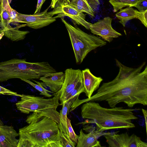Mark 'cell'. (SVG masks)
Returning <instances> with one entry per match:
<instances>
[{
    "instance_id": "d6a6232c",
    "label": "cell",
    "mask_w": 147,
    "mask_h": 147,
    "mask_svg": "<svg viewBox=\"0 0 147 147\" xmlns=\"http://www.w3.org/2000/svg\"><path fill=\"white\" fill-rule=\"evenodd\" d=\"M142 111L145 119L146 130L147 132V111L143 109H142Z\"/></svg>"
},
{
    "instance_id": "d4e9b609",
    "label": "cell",
    "mask_w": 147,
    "mask_h": 147,
    "mask_svg": "<svg viewBox=\"0 0 147 147\" xmlns=\"http://www.w3.org/2000/svg\"><path fill=\"white\" fill-rule=\"evenodd\" d=\"M67 124L70 138L73 142L77 144L78 143L77 135L75 134L72 127L70 120L67 117Z\"/></svg>"
},
{
    "instance_id": "277c9868",
    "label": "cell",
    "mask_w": 147,
    "mask_h": 147,
    "mask_svg": "<svg viewBox=\"0 0 147 147\" xmlns=\"http://www.w3.org/2000/svg\"><path fill=\"white\" fill-rule=\"evenodd\" d=\"M56 71L48 62L31 63L26 59L13 58L0 62V82L13 78L38 79Z\"/></svg>"
},
{
    "instance_id": "484cf974",
    "label": "cell",
    "mask_w": 147,
    "mask_h": 147,
    "mask_svg": "<svg viewBox=\"0 0 147 147\" xmlns=\"http://www.w3.org/2000/svg\"><path fill=\"white\" fill-rule=\"evenodd\" d=\"M136 18L138 19L147 28V10L140 12L136 9Z\"/></svg>"
},
{
    "instance_id": "cb8c5ba5",
    "label": "cell",
    "mask_w": 147,
    "mask_h": 147,
    "mask_svg": "<svg viewBox=\"0 0 147 147\" xmlns=\"http://www.w3.org/2000/svg\"><path fill=\"white\" fill-rule=\"evenodd\" d=\"M60 138L62 147H75L76 143L73 142L69 136L59 130Z\"/></svg>"
},
{
    "instance_id": "1f68e13d",
    "label": "cell",
    "mask_w": 147,
    "mask_h": 147,
    "mask_svg": "<svg viewBox=\"0 0 147 147\" xmlns=\"http://www.w3.org/2000/svg\"><path fill=\"white\" fill-rule=\"evenodd\" d=\"M59 0H52L51 4L49 6L50 7H51V8H54L55 5L57 2ZM65 1L68 3H70L71 1V0H64Z\"/></svg>"
},
{
    "instance_id": "5b68a950",
    "label": "cell",
    "mask_w": 147,
    "mask_h": 147,
    "mask_svg": "<svg viewBox=\"0 0 147 147\" xmlns=\"http://www.w3.org/2000/svg\"><path fill=\"white\" fill-rule=\"evenodd\" d=\"M54 96L49 98L25 94H20V100L16 103L18 110L29 114L32 112L40 111L51 108L56 109L60 104L59 97L54 93Z\"/></svg>"
},
{
    "instance_id": "52a82bcc",
    "label": "cell",
    "mask_w": 147,
    "mask_h": 147,
    "mask_svg": "<svg viewBox=\"0 0 147 147\" xmlns=\"http://www.w3.org/2000/svg\"><path fill=\"white\" fill-rule=\"evenodd\" d=\"M52 11L48 12V14L55 18H63L67 16L69 17L74 24L81 25L87 30H89L91 23L85 20L86 14L81 12L73 7L70 3L64 0H59Z\"/></svg>"
},
{
    "instance_id": "8fae6325",
    "label": "cell",
    "mask_w": 147,
    "mask_h": 147,
    "mask_svg": "<svg viewBox=\"0 0 147 147\" xmlns=\"http://www.w3.org/2000/svg\"><path fill=\"white\" fill-rule=\"evenodd\" d=\"M113 19L106 17L90 26L89 30L93 34L101 37L104 40L110 42L114 38H117L122 34L115 30L112 27Z\"/></svg>"
},
{
    "instance_id": "3957f363",
    "label": "cell",
    "mask_w": 147,
    "mask_h": 147,
    "mask_svg": "<svg viewBox=\"0 0 147 147\" xmlns=\"http://www.w3.org/2000/svg\"><path fill=\"white\" fill-rule=\"evenodd\" d=\"M134 110L122 107L106 108L96 102L89 101L81 107V114L83 119H90L85 123H94L96 130L102 132L109 129L134 127L132 121L138 118L134 115Z\"/></svg>"
},
{
    "instance_id": "5bb4252c",
    "label": "cell",
    "mask_w": 147,
    "mask_h": 147,
    "mask_svg": "<svg viewBox=\"0 0 147 147\" xmlns=\"http://www.w3.org/2000/svg\"><path fill=\"white\" fill-rule=\"evenodd\" d=\"M65 78L64 73L59 72L47 74L39 79L54 93L58 92L61 88Z\"/></svg>"
},
{
    "instance_id": "7402d4cb",
    "label": "cell",
    "mask_w": 147,
    "mask_h": 147,
    "mask_svg": "<svg viewBox=\"0 0 147 147\" xmlns=\"http://www.w3.org/2000/svg\"><path fill=\"white\" fill-rule=\"evenodd\" d=\"M21 80L28 84L40 92V94L43 95L48 97H50L52 96V95L49 94V92L53 93L47 90L43 87V86L40 84V82L36 81L33 79L32 80V81L36 83L37 84H36L34 83L29 80L26 79H22Z\"/></svg>"
},
{
    "instance_id": "e575fe53",
    "label": "cell",
    "mask_w": 147,
    "mask_h": 147,
    "mask_svg": "<svg viewBox=\"0 0 147 147\" xmlns=\"http://www.w3.org/2000/svg\"><path fill=\"white\" fill-rule=\"evenodd\" d=\"M2 30L0 28V32H1Z\"/></svg>"
},
{
    "instance_id": "9c48e42d",
    "label": "cell",
    "mask_w": 147,
    "mask_h": 147,
    "mask_svg": "<svg viewBox=\"0 0 147 147\" xmlns=\"http://www.w3.org/2000/svg\"><path fill=\"white\" fill-rule=\"evenodd\" d=\"M64 74L65 80L61 88L54 93L59 97L60 105L65 102L67 96L76 86L83 81L82 71L80 69H67L65 70Z\"/></svg>"
},
{
    "instance_id": "ac0fdd59",
    "label": "cell",
    "mask_w": 147,
    "mask_h": 147,
    "mask_svg": "<svg viewBox=\"0 0 147 147\" xmlns=\"http://www.w3.org/2000/svg\"><path fill=\"white\" fill-rule=\"evenodd\" d=\"M115 16L120 20L119 22L125 27L129 21L136 18V9L131 7L121 9L116 13Z\"/></svg>"
},
{
    "instance_id": "ffe728a7",
    "label": "cell",
    "mask_w": 147,
    "mask_h": 147,
    "mask_svg": "<svg viewBox=\"0 0 147 147\" xmlns=\"http://www.w3.org/2000/svg\"><path fill=\"white\" fill-rule=\"evenodd\" d=\"M140 0H109L112 5L113 11L115 12L125 7H134Z\"/></svg>"
},
{
    "instance_id": "44dd1931",
    "label": "cell",
    "mask_w": 147,
    "mask_h": 147,
    "mask_svg": "<svg viewBox=\"0 0 147 147\" xmlns=\"http://www.w3.org/2000/svg\"><path fill=\"white\" fill-rule=\"evenodd\" d=\"M67 32L74 51L76 63L80 64L84 59L82 52L73 34L70 32Z\"/></svg>"
},
{
    "instance_id": "d6986e66",
    "label": "cell",
    "mask_w": 147,
    "mask_h": 147,
    "mask_svg": "<svg viewBox=\"0 0 147 147\" xmlns=\"http://www.w3.org/2000/svg\"><path fill=\"white\" fill-rule=\"evenodd\" d=\"M70 3L79 11L85 13L92 17L94 16L93 9L86 0H71Z\"/></svg>"
},
{
    "instance_id": "8992f818",
    "label": "cell",
    "mask_w": 147,
    "mask_h": 147,
    "mask_svg": "<svg viewBox=\"0 0 147 147\" xmlns=\"http://www.w3.org/2000/svg\"><path fill=\"white\" fill-rule=\"evenodd\" d=\"M61 18L67 31L71 32L73 35L84 59L91 51L106 45L107 42L98 37L88 34L79 28L73 26L63 18Z\"/></svg>"
},
{
    "instance_id": "836d02e7",
    "label": "cell",
    "mask_w": 147,
    "mask_h": 147,
    "mask_svg": "<svg viewBox=\"0 0 147 147\" xmlns=\"http://www.w3.org/2000/svg\"><path fill=\"white\" fill-rule=\"evenodd\" d=\"M4 33L3 32H0V40L2 38L3 36H4Z\"/></svg>"
},
{
    "instance_id": "e0dca14e",
    "label": "cell",
    "mask_w": 147,
    "mask_h": 147,
    "mask_svg": "<svg viewBox=\"0 0 147 147\" xmlns=\"http://www.w3.org/2000/svg\"><path fill=\"white\" fill-rule=\"evenodd\" d=\"M78 96H76L63 103L62 105V109L60 111V121L58 124V128L60 131L68 136H69V133L67 124V115L71 105Z\"/></svg>"
},
{
    "instance_id": "7c38bea8",
    "label": "cell",
    "mask_w": 147,
    "mask_h": 147,
    "mask_svg": "<svg viewBox=\"0 0 147 147\" xmlns=\"http://www.w3.org/2000/svg\"><path fill=\"white\" fill-rule=\"evenodd\" d=\"M18 136L13 126L4 125L0 119V147H17Z\"/></svg>"
},
{
    "instance_id": "603a6c76",
    "label": "cell",
    "mask_w": 147,
    "mask_h": 147,
    "mask_svg": "<svg viewBox=\"0 0 147 147\" xmlns=\"http://www.w3.org/2000/svg\"><path fill=\"white\" fill-rule=\"evenodd\" d=\"M85 92V88L83 81L79 83L70 93L66 98L65 102L73 98L76 96H79L82 92Z\"/></svg>"
},
{
    "instance_id": "4316f807",
    "label": "cell",
    "mask_w": 147,
    "mask_h": 147,
    "mask_svg": "<svg viewBox=\"0 0 147 147\" xmlns=\"http://www.w3.org/2000/svg\"><path fill=\"white\" fill-rule=\"evenodd\" d=\"M139 11L142 12L147 10V0H140L134 6Z\"/></svg>"
},
{
    "instance_id": "f1b7e54d",
    "label": "cell",
    "mask_w": 147,
    "mask_h": 147,
    "mask_svg": "<svg viewBox=\"0 0 147 147\" xmlns=\"http://www.w3.org/2000/svg\"><path fill=\"white\" fill-rule=\"evenodd\" d=\"M92 8L96 9L100 3L99 0H86Z\"/></svg>"
},
{
    "instance_id": "7a4b0ae2",
    "label": "cell",
    "mask_w": 147,
    "mask_h": 147,
    "mask_svg": "<svg viewBox=\"0 0 147 147\" xmlns=\"http://www.w3.org/2000/svg\"><path fill=\"white\" fill-rule=\"evenodd\" d=\"M60 113L50 109L27 117L28 125L19 129L17 147H62L58 124Z\"/></svg>"
},
{
    "instance_id": "83f0119b",
    "label": "cell",
    "mask_w": 147,
    "mask_h": 147,
    "mask_svg": "<svg viewBox=\"0 0 147 147\" xmlns=\"http://www.w3.org/2000/svg\"><path fill=\"white\" fill-rule=\"evenodd\" d=\"M0 94L16 96H20V94L12 91L0 86Z\"/></svg>"
},
{
    "instance_id": "4fadbf2b",
    "label": "cell",
    "mask_w": 147,
    "mask_h": 147,
    "mask_svg": "<svg viewBox=\"0 0 147 147\" xmlns=\"http://www.w3.org/2000/svg\"><path fill=\"white\" fill-rule=\"evenodd\" d=\"M96 129H94L87 134H86L81 129L79 135H77L78 143L76 147H101L98 139L107 132H98Z\"/></svg>"
},
{
    "instance_id": "9a60e30c",
    "label": "cell",
    "mask_w": 147,
    "mask_h": 147,
    "mask_svg": "<svg viewBox=\"0 0 147 147\" xmlns=\"http://www.w3.org/2000/svg\"><path fill=\"white\" fill-rule=\"evenodd\" d=\"M82 71L85 88L84 92L86 96L89 98L93 92L98 88L103 79L101 77L94 76L88 68H86Z\"/></svg>"
},
{
    "instance_id": "2e32d148",
    "label": "cell",
    "mask_w": 147,
    "mask_h": 147,
    "mask_svg": "<svg viewBox=\"0 0 147 147\" xmlns=\"http://www.w3.org/2000/svg\"><path fill=\"white\" fill-rule=\"evenodd\" d=\"M26 26V24L20 25L13 27L10 24L5 26L1 27L2 30L1 32H3L4 36L13 41H17L24 39L26 35L30 33L28 31H22L19 28Z\"/></svg>"
},
{
    "instance_id": "ba28073f",
    "label": "cell",
    "mask_w": 147,
    "mask_h": 147,
    "mask_svg": "<svg viewBox=\"0 0 147 147\" xmlns=\"http://www.w3.org/2000/svg\"><path fill=\"white\" fill-rule=\"evenodd\" d=\"M103 136L109 147H147V143L134 134L129 136L127 132L118 134L108 132Z\"/></svg>"
},
{
    "instance_id": "6da1fadb",
    "label": "cell",
    "mask_w": 147,
    "mask_h": 147,
    "mask_svg": "<svg viewBox=\"0 0 147 147\" xmlns=\"http://www.w3.org/2000/svg\"><path fill=\"white\" fill-rule=\"evenodd\" d=\"M119 72L116 77L110 82L104 83L96 93L89 98L79 100L80 105L89 101L107 102L113 108L123 102L129 108L136 104L147 105V66L143 62L137 68L128 67L115 59Z\"/></svg>"
},
{
    "instance_id": "4dcf8cb0",
    "label": "cell",
    "mask_w": 147,
    "mask_h": 147,
    "mask_svg": "<svg viewBox=\"0 0 147 147\" xmlns=\"http://www.w3.org/2000/svg\"><path fill=\"white\" fill-rule=\"evenodd\" d=\"M83 129L88 133H89L94 129H96V127L92 125H83Z\"/></svg>"
},
{
    "instance_id": "30bf717a",
    "label": "cell",
    "mask_w": 147,
    "mask_h": 147,
    "mask_svg": "<svg viewBox=\"0 0 147 147\" xmlns=\"http://www.w3.org/2000/svg\"><path fill=\"white\" fill-rule=\"evenodd\" d=\"M49 7L44 11L33 15H27L18 13L17 22L24 23L32 28L37 29L47 26L56 20V18L50 16L47 11Z\"/></svg>"
},
{
    "instance_id": "f546056e",
    "label": "cell",
    "mask_w": 147,
    "mask_h": 147,
    "mask_svg": "<svg viewBox=\"0 0 147 147\" xmlns=\"http://www.w3.org/2000/svg\"><path fill=\"white\" fill-rule=\"evenodd\" d=\"M46 0H38L36 10L34 14L40 12L41 7Z\"/></svg>"
}]
</instances>
